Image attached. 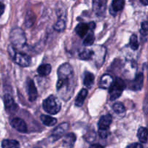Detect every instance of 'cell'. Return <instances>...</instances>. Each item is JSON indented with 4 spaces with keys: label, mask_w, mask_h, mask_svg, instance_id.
<instances>
[{
    "label": "cell",
    "mask_w": 148,
    "mask_h": 148,
    "mask_svg": "<svg viewBox=\"0 0 148 148\" xmlns=\"http://www.w3.org/2000/svg\"><path fill=\"white\" fill-rule=\"evenodd\" d=\"M61 107L62 104L60 101L54 95H50L43 102V110L49 114L55 115L58 114L60 111Z\"/></svg>",
    "instance_id": "cell-2"
},
{
    "label": "cell",
    "mask_w": 148,
    "mask_h": 148,
    "mask_svg": "<svg viewBox=\"0 0 148 148\" xmlns=\"http://www.w3.org/2000/svg\"><path fill=\"white\" fill-rule=\"evenodd\" d=\"M2 148H20V143L14 140H4L1 142Z\"/></svg>",
    "instance_id": "cell-22"
},
{
    "label": "cell",
    "mask_w": 148,
    "mask_h": 148,
    "mask_svg": "<svg viewBox=\"0 0 148 148\" xmlns=\"http://www.w3.org/2000/svg\"><path fill=\"white\" fill-rule=\"evenodd\" d=\"M26 90H27L28 99L30 102H34L38 98V90L33 79H27L26 82Z\"/></svg>",
    "instance_id": "cell-9"
},
{
    "label": "cell",
    "mask_w": 148,
    "mask_h": 148,
    "mask_svg": "<svg viewBox=\"0 0 148 148\" xmlns=\"http://www.w3.org/2000/svg\"><path fill=\"white\" fill-rule=\"evenodd\" d=\"M99 136L102 139H106L108 137V130H99Z\"/></svg>",
    "instance_id": "cell-32"
},
{
    "label": "cell",
    "mask_w": 148,
    "mask_h": 148,
    "mask_svg": "<svg viewBox=\"0 0 148 148\" xmlns=\"http://www.w3.org/2000/svg\"><path fill=\"white\" fill-rule=\"evenodd\" d=\"M90 27V30H92V29H95V23L94 22H91V23H89Z\"/></svg>",
    "instance_id": "cell-35"
},
{
    "label": "cell",
    "mask_w": 148,
    "mask_h": 148,
    "mask_svg": "<svg viewBox=\"0 0 148 148\" xmlns=\"http://www.w3.org/2000/svg\"><path fill=\"white\" fill-rule=\"evenodd\" d=\"M141 31L143 35H148V20L143 22L141 25Z\"/></svg>",
    "instance_id": "cell-30"
},
{
    "label": "cell",
    "mask_w": 148,
    "mask_h": 148,
    "mask_svg": "<svg viewBox=\"0 0 148 148\" xmlns=\"http://www.w3.org/2000/svg\"><path fill=\"white\" fill-rule=\"evenodd\" d=\"M35 148H40V147H35Z\"/></svg>",
    "instance_id": "cell-38"
},
{
    "label": "cell",
    "mask_w": 148,
    "mask_h": 148,
    "mask_svg": "<svg viewBox=\"0 0 148 148\" xmlns=\"http://www.w3.org/2000/svg\"><path fill=\"white\" fill-rule=\"evenodd\" d=\"M137 137L142 143H146L148 140V130L145 127H140L137 131Z\"/></svg>",
    "instance_id": "cell-20"
},
{
    "label": "cell",
    "mask_w": 148,
    "mask_h": 148,
    "mask_svg": "<svg viewBox=\"0 0 148 148\" xmlns=\"http://www.w3.org/2000/svg\"><path fill=\"white\" fill-rule=\"evenodd\" d=\"M95 137H96V134H95V132L91 131L87 134L85 139H86V140L88 142H92L95 140Z\"/></svg>",
    "instance_id": "cell-31"
},
{
    "label": "cell",
    "mask_w": 148,
    "mask_h": 148,
    "mask_svg": "<svg viewBox=\"0 0 148 148\" xmlns=\"http://www.w3.org/2000/svg\"><path fill=\"white\" fill-rule=\"evenodd\" d=\"M114 78L111 75H108V74H105L101 77L99 87L102 89H108L114 83Z\"/></svg>",
    "instance_id": "cell-14"
},
{
    "label": "cell",
    "mask_w": 148,
    "mask_h": 148,
    "mask_svg": "<svg viewBox=\"0 0 148 148\" xmlns=\"http://www.w3.org/2000/svg\"><path fill=\"white\" fill-rule=\"evenodd\" d=\"M57 75V92L64 101H69L73 95L75 85L72 66L69 63L62 64L58 69Z\"/></svg>",
    "instance_id": "cell-1"
},
{
    "label": "cell",
    "mask_w": 148,
    "mask_h": 148,
    "mask_svg": "<svg viewBox=\"0 0 148 148\" xmlns=\"http://www.w3.org/2000/svg\"><path fill=\"white\" fill-rule=\"evenodd\" d=\"M126 148H143V146L140 143H132L127 146Z\"/></svg>",
    "instance_id": "cell-33"
},
{
    "label": "cell",
    "mask_w": 148,
    "mask_h": 148,
    "mask_svg": "<svg viewBox=\"0 0 148 148\" xmlns=\"http://www.w3.org/2000/svg\"><path fill=\"white\" fill-rule=\"evenodd\" d=\"M90 148H104L102 145L98 144H93L90 146Z\"/></svg>",
    "instance_id": "cell-34"
},
{
    "label": "cell",
    "mask_w": 148,
    "mask_h": 148,
    "mask_svg": "<svg viewBox=\"0 0 148 148\" xmlns=\"http://www.w3.org/2000/svg\"><path fill=\"white\" fill-rule=\"evenodd\" d=\"M140 2L143 4V5L146 6L148 5V0H140Z\"/></svg>",
    "instance_id": "cell-36"
},
{
    "label": "cell",
    "mask_w": 148,
    "mask_h": 148,
    "mask_svg": "<svg viewBox=\"0 0 148 148\" xmlns=\"http://www.w3.org/2000/svg\"><path fill=\"white\" fill-rule=\"evenodd\" d=\"M88 90L83 88L80 90V92H79V94L77 96L76 100H75V106L77 107H81L84 103V101H85V98H86L87 95H88Z\"/></svg>",
    "instance_id": "cell-17"
},
{
    "label": "cell",
    "mask_w": 148,
    "mask_h": 148,
    "mask_svg": "<svg viewBox=\"0 0 148 148\" xmlns=\"http://www.w3.org/2000/svg\"><path fill=\"white\" fill-rule=\"evenodd\" d=\"M130 46L132 50L137 51L139 49V42H138V38H137V35L133 34L132 35L131 37H130Z\"/></svg>",
    "instance_id": "cell-26"
},
{
    "label": "cell",
    "mask_w": 148,
    "mask_h": 148,
    "mask_svg": "<svg viewBox=\"0 0 148 148\" xmlns=\"http://www.w3.org/2000/svg\"><path fill=\"white\" fill-rule=\"evenodd\" d=\"M143 83H144V75L143 73H139L131 82L130 88L132 90L139 91L143 88Z\"/></svg>",
    "instance_id": "cell-12"
},
{
    "label": "cell",
    "mask_w": 148,
    "mask_h": 148,
    "mask_svg": "<svg viewBox=\"0 0 148 148\" xmlns=\"http://www.w3.org/2000/svg\"><path fill=\"white\" fill-rule=\"evenodd\" d=\"M79 56L82 60H89V59H92L93 51L92 49H85L79 53Z\"/></svg>",
    "instance_id": "cell-25"
},
{
    "label": "cell",
    "mask_w": 148,
    "mask_h": 148,
    "mask_svg": "<svg viewBox=\"0 0 148 148\" xmlns=\"http://www.w3.org/2000/svg\"><path fill=\"white\" fill-rule=\"evenodd\" d=\"M112 122V116L110 114L102 116L98 121V129L99 130H108Z\"/></svg>",
    "instance_id": "cell-13"
},
{
    "label": "cell",
    "mask_w": 148,
    "mask_h": 148,
    "mask_svg": "<svg viewBox=\"0 0 148 148\" xmlns=\"http://www.w3.org/2000/svg\"><path fill=\"white\" fill-rule=\"evenodd\" d=\"M40 120H41L42 123L47 127H52L57 123L56 119L49 115H41L40 116Z\"/></svg>",
    "instance_id": "cell-21"
},
{
    "label": "cell",
    "mask_w": 148,
    "mask_h": 148,
    "mask_svg": "<svg viewBox=\"0 0 148 148\" xmlns=\"http://www.w3.org/2000/svg\"><path fill=\"white\" fill-rule=\"evenodd\" d=\"M113 110L115 111L117 114H123V113L125 112L126 108L124 107V106L121 103H116L113 105Z\"/></svg>",
    "instance_id": "cell-28"
},
{
    "label": "cell",
    "mask_w": 148,
    "mask_h": 148,
    "mask_svg": "<svg viewBox=\"0 0 148 148\" xmlns=\"http://www.w3.org/2000/svg\"><path fill=\"white\" fill-rule=\"evenodd\" d=\"M30 12H27V16H26V19H25V25L27 26V27H30V26L33 25V22H34V20H31V18H33V15H30Z\"/></svg>",
    "instance_id": "cell-29"
},
{
    "label": "cell",
    "mask_w": 148,
    "mask_h": 148,
    "mask_svg": "<svg viewBox=\"0 0 148 148\" xmlns=\"http://www.w3.org/2000/svg\"><path fill=\"white\" fill-rule=\"evenodd\" d=\"M124 0H113L111 7L114 12H119L124 9Z\"/></svg>",
    "instance_id": "cell-24"
},
{
    "label": "cell",
    "mask_w": 148,
    "mask_h": 148,
    "mask_svg": "<svg viewBox=\"0 0 148 148\" xmlns=\"http://www.w3.org/2000/svg\"><path fill=\"white\" fill-rule=\"evenodd\" d=\"M13 61L15 62L17 64L22 67H27L29 66L31 64V58L29 55L23 53H18L16 52L15 55L12 58Z\"/></svg>",
    "instance_id": "cell-6"
},
{
    "label": "cell",
    "mask_w": 148,
    "mask_h": 148,
    "mask_svg": "<svg viewBox=\"0 0 148 148\" xmlns=\"http://www.w3.org/2000/svg\"><path fill=\"white\" fill-rule=\"evenodd\" d=\"M37 72L40 76L46 77L51 72V66L49 64H43L38 66Z\"/></svg>",
    "instance_id": "cell-18"
},
{
    "label": "cell",
    "mask_w": 148,
    "mask_h": 148,
    "mask_svg": "<svg viewBox=\"0 0 148 148\" xmlns=\"http://www.w3.org/2000/svg\"><path fill=\"white\" fill-rule=\"evenodd\" d=\"M95 42V36L93 33H88L83 40V45L85 46H92Z\"/></svg>",
    "instance_id": "cell-27"
},
{
    "label": "cell",
    "mask_w": 148,
    "mask_h": 148,
    "mask_svg": "<svg viewBox=\"0 0 148 148\" xmlns=\"http://www.w3.org/2000/svg\"><path fill=\"white\" fill-rule=\"evenodd\" d=\"M11 126L14 129V130H17V132L21 133H25L27 131V124L25 122V121L23 119L20 118H14L12 119L11 122Z\"/></svg>",
    "instance_id": "cell-11"
},
{
    "label": "cell",
    "mask_w": 148,
    "mask_h": 148,
    "mask_svg": "<svg viewBox=\"0 0 148 148\" xmlns=\"http://www.w3.org/2000/svg\"><path fill=\"white\" fill-rule=\"evenodd\" d=\"M89 30H90V25L87 23H79L75 27V32L80 38H83L84 36H86Z\"/></svg>",
    "instance_id": "cell-16"
},
{
    "label": "cell",
    "mask_w": 148,
    "mask_h": 148,
    "mask_svg": "<svg viewBox=\"0 0 148 148\" xmlns=\"http://www.w3.org/2000/svg\"><path fill=\"white\" fill-rule=\"evenodd\" d=\"M65 27H66V20L62 17H59L58 20L53 26L54 30L57 32H62L65 30Z\"/></svg>",
    "instance_id": "cell-23"
},
{
    "label": "cell",
    "mask_w": 148,
    "mask_h": 148,
    "mask_svg": "<svg viewBox=\"0 0 148 148\" xmlns=\"http://www.w3.org/2000/svg\"><path fill=\"white\" fill-rule=\"evenodd\" d=\"M107 0H92V10L97 16L102 17L106 10Z\"/></svg>",
    "instance_id": "cell-8"
},
{
    "label": "cell",
    "mask_w": 148,
    "mask_h": 148,
    "mask_svg": "<svg viewBox=\"0 0 148 148\" xmlns=\"http://www.w3.org/2000/svg\"><path fill=\"white\" fill-rule=\"evenodd\" d=\"M94 82H95V76H94L93 74L90 72H85L83 80L85 86H86L88 88H91V87L93 85Z\"/></svg>",
    "instance_id": "cell-19"
},
{
    "label": "cell",
    "mask_w": 148,
    "mask_h": 148,
    "mask_svg": "<svg viewBox=\"0 0 148 148\" xmlns=\"http://www.w3.org/2000/svg\"><path fill=\"white\" fill-rule=\"evenodd\" d=\"M76 139V135L74 133H68L64 137L63 146L66 148H73Z\"/></svg>",
    "instance_id": "cell-15"
},
{
    "label": "cell",
    "mask_w": 148,
    "mask_h": 148,
    "mask_svg": "<svg viewBox=\"0 0 148 148\" xmlns=\"http://www.w3.org/2000/svg\"><path fill=\"white\" fill-rule=\"evenodd\" d=\"M92 49L93 51L92 59L95 62V66L98 68L101 67L105 61L106 49L103 46H95Z\"/></svg>",
    "instance_id": "cell-5"
},
{
    "label": "cell",
    "mask_w": 148,
    "mask_h": 148,
    "mask_svg": "<svg viewBox=\"0 0 148 148\" xmlns=\"http://www.w3.org/2000/svg\"><path fill=\"white\" fill-rule=\"evenodd\" d=\"M4 102L5 109L9 113H14L18 109V106L14 101L12 97L10 94H5L4 96Z\"/></svg>",
    "instance_id": "cell-10"
},
{
    "label": "cell",
    "mask_w": 148,
    "mask_h": 148,
    "mask_svg": "<svg viewBox=\"0 0 148 148\" xmlns=\"http://www.w3.org/2000/svg\"><path fill=\"white\" fill-rule=\"evenodd\" d=\"M10 39L12 45H13L14 47L17 48V49L23 48L27 41L24 31L20 27H15L12 30V31L10 32Z\"/></svg>",
    "instance_id": "cell-3"
},
{
    "label": "cell",
    "mask_w": 148,
    "mask_h": 148,
    "mask_svg": "<svg viewBox=\"0 0 148 148\" xmlns=\"http://www.w3.org/2000/svg\"><path fill=\"white\" fill-rule=\"evenodd\" d=\"M69 127V124L66 122L62 123L61 124H59L57 127H56L53 130L51 136L50 137V138L51 139V141L55 142L59 140V139H60L61 137H62V136L68 130Z\"/></svg>",
    "instance_id": "cell-7"
},
{
    "label": "cell",
    "mask_w": 148,
    "mask_h": 148,
    "mask_svg": "<svg viewBox=\"0 0 148 148\" xmlns=\"http://www.w3.org/2000/svg\"><path fill=\"white\" fill-rule=\"evenodd\" d=\"M126 88V83L121 78L116 77L114 81V83L109 88V95L111 101H115L119 98L123 91Z\"/></svg>",
    "instance_id": "cell-4"
},
{
    "label": "cell",
    "mask_w": 148,
    "mask_h": 148,
    "mask_svg": "<svg viewBox=\"0 0 148 148\" xmlns=\"http://www.w3.org/2000/svg\"><path fill=\"white\" fill-rule=\"evenodd\" d=\"M4 5L3 3H1V14H3V12H4Z\"/></svg>",
    "instance_id": "cell-37"
}]
</instances>
